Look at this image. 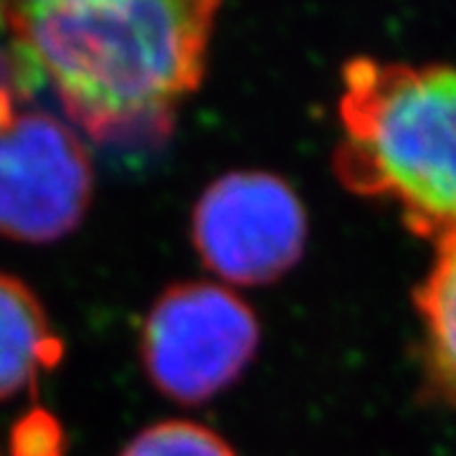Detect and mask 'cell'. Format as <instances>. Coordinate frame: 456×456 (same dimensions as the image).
Returning a JSON list of instances; mask_svg holds the SVG:
<instances>
[{
	"label": "cell",
	"mask_w": 456,
	"mask_h": 456,
	"mask_svg": "<svg viewBox=\"0 0 456 456\" xmlns=\"http://www.w3.org/2000/svg\"><path fill=\"white\" fill-rule=\"evenodd\" d=\"M11 82L46 84L94 142H158L196 92L218 3L56 0L0 5Z\"/></svg>",
	"instance_id": "obj_1"
},
{
	"label": "cell",
	"mask_w": 456,
	"mask_h": 456,
	"mask_svg": "<svg viewBox=\"0 0 456 456\" xmlns=\"http://www.w3.org/2000/svg\"><path fill=\"white\" fill-rule=\"evenodd\" d=\"M0 26H5V23H3V11H0Z\"/></svg>",
	"instance_id": "obj_10"
},
{
	"label": "cell",
	"mask_w": 456,
	"mask_h": 456,
	"mask_svg": "<svg viewBox=\"0 0 456 456\" xmlns=\"http://www.w3.org/2000/svg\"><path fill=\"white\" fill-rule=\"evenodd\" d=\"M13 456H61L59 424L46 413L33 411L13 434Z\"/></svg>",
	"instance_id": "obj_9"
},
{
	"label": "cell",
	"mask_w": 456,
	"mask_h": 456,
	"mask_svg": "<svg viewBox=\"0 0 456 456\" xmlns=\"http://www.w3.org/2000/svg\"><path fill=\"white\" fill-rule=\"evenodd\" d=\"M259 347V322L233 292L208 281L175 284L142 327V362L158 391L203 403L244 373Z\"/></svg>",
	"instance_id": "obj_3"
},
{
	"label": "cell",
	"mask_w": 456,
	"mask_h": 456,
	"mask_svg": "<svg viewBox=\"0 0 456 456\" xmlns=\"http://www.w3.org/2000/svg\"><path fill=\"white\" fill-rule=\"evenodd\" d=\"M307 213L287 180L261 170L218 178L193 211L203 264L231 284H269L305 254Z\"/></svg>",
	"instance_id": "obj_4"
},
{
	"label": "cell",
	"mask_w": 456,
	"mask_h": 456,
	"mask_svg": "<svg viewBox=\"0 0 456 456\" xmlns=\"http://www.w3.org/2000/svg\"><path fill=\"white\" fill-rule=\"evenodd\" d=\"M122 456H233V452L206 426L163 421L137 434Z\"/></svg>",
	"instance_id": "obj_8"
},
{
	"label": "cell",
	"mask_w": 456,
	"mask_h": 456,
	"mask_svg": "<svg viewBox=\"0 0 456 456\" xmlns=\"http://www.w3.org/2000/svg\"><path fill=\"white\" fill-rule=\"evenodd\" d=\"M424 327L426 370L431 383L456 403V236L436 244V256L413 292Z\"/></svg>",
	"instance_id": "obj_7"
},
{
	"label": "cell",
	"mask_w": 456,
	"mask_h": 456,
	"mask_svg": "<svg viewBox=\"0 0 456 456\" xmlns=\"http://www.w3.org/2000/svg\"><path fill=\"white\" fill-rule=\"evenodd\" d=\"M338 112L342 185L393 203L421 239L456 236V66L350 59Z\"/></svg>",
	"instance_id": "obj_2"
},
{
	"label": "cell",
	"mask_w": 456,
	"mask_h": 456,
	"mask_svg": "<svg viewBox=\"0 0 456 456\" xmlns=\"http://www.w3.org/2000/svg\"><path fill=\"white\" fill-rule=\"evenodd\" d=\"M38 297L18 279L0 274V398H11L36 383L41 370L61 360Z\"/></svg>",
	"instance_id": "obj_6"
},
{
	"label": "cell",
	"mask_w": 456,
	"mask_h": 456,
	"mask_svg": "<svg viewBox=\"0 0 456 456\" xmlns=\"http://www.w3.org/2000/svg\"><path fill=\"white\" fill-rule=\"evenodd\" d=\"M92 165L66 125L44 112H13L0 125V236L49 244L82 224Z\"/></svg>",
	"instance_id": "obj_5"
}]
</instances>
